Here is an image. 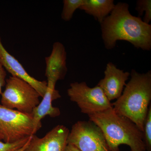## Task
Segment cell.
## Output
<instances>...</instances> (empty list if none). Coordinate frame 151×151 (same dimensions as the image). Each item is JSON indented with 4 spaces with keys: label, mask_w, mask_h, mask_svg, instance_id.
Returning a JSON list of instances; mask_svg holds the SVG:
<instances>
[{
    "label": "cell",
    "mask_w": 151,
    "mask_h": 151,
    "mask_svg": "<svg viewBox=\"0 0 151 151\" xmlns=\"http://www.w3.org/2000/svg\"><path fill=\"white\" fill-rule=\"evenodd\" d=\"M100 25L106 49H113L119 40L126 41L142 50L151 49V24L144 22L141 17L132 15L127 3H117Z\"/></svg>",
    "instance_id": "cell-1"
},
{
    "label": "cell",
    "mask_w": 151,
    "mask_h": 151,
    "mask_svg": "<svg viewBox=\"0 0 151 151\" xmlns=\"http://www.w3.org/2000/svg\"><path fill=\"white\" fill-rule=\"evenodd\" d=\"M89 121L102 131L110 151H119V146L127 145L131 151H145L144 133L133 122L119 115L113 107L88 115Z\"/></svg>",
    "instance_id": "cell-2"
},
{
    "label": "cell",
    "mask_w": 151,
    "mask_h": 151,
    "mask_svg": "<svg viewBox=\"0 0 151 151\" xmlns=\"http://www.w3.org/2000/svg\"><path fill=\"white\" fill-rule=\"evenodd\" d=\"M123 94L113 104L114 111L133 122L142 132L151 100V71L140 73L132 69Z\"/></svg>",
    "instance_id": "cell-3"
},
{
    "label": "cell",
    "mask_w": 151,
    "mask_h": 151,
    "mask_svg": "<svg viewBox=\"0 0 151 151\" xmlns=\"http://www.w3.org/2000/svg\"><path fill=\"white\" fill-rule=\"evenodd\" d=\"M1 105L6 108L32 114L40 103V94L32 86L23 79L11 76L6 79L2 92Z\"/></svg>",
    "instance_id": "cell-4"
},
{
    "label": "cell",
    "mask_w": 151,
    "mask_h": 151,
    "mask_svg": "<svg viewBox=\"0 0 151 151\" xmlns=\"http://www.w3.org/2000/svg\"><path fill=\"white\" fill-rule=\"evenodd\" d=\"M0 134L4 142L8 143L35 135L32 114L0 105Z\"/></svg>",
    "instance_id": "cell-5"
},
{
    "label": "cell",
    "mask_w": 151,
    "mask_h": 151,
    "mask_svg": "<svg viewBox=\"0 0 151 151\" xmlns=\"http://www.w3.org/2000/svg\"><path fill=\"white\" fill-rule=\"evenodd\" d=\"M67 93L70 100L77 104L81 112L88 115L113 107L111 101L97 85L91 88L85 82H73L70 84Z\"/></svg>",
    "instance_id": "cell-6"
},
{
    "label": "cell",
    "mask_w": 151,
    "mask_h": 151,
    "mask_svg": "<svg viewBox=\"0 0 151 151\" xmlns=\"http://www.w3.org/2000/svg\"><path fill=\"white\" fill-rule=\"evenodd\" d=\"M67 144L81 151H110L102 131L90 121H79L73 124Z\"/></svg>",
    "instance_id": "cell-7"
},
{
    "label": "cell",
    "mask_w": 151,
    "mask_h": 151,
    "mask_svg": "<svg viewBox=\"0 0 151 151\" xmlns=\"http://www.w3.org/2000/svg\"><path fill=\"white\" fill-rule=\"evenodd\" d=\"M69 132L67 127L59 125L42 137L33 135L27 145L20 151H64Z\"/></svg>",
    "instance_id": "cell-8"
},
{
    "label": "cell",
    "mask_w": 151,
    "mask_h": 151,
    "mask_svg": "<svg viewBox=\"0 0 151 151\" xmlns=\"http://www.w3.org/2000/svg\"><path fill=\"white\" fill-rule=\"evenodd\" d=\"M104 74V78L99 81L97 86L102 89L109 101L118 99L122 94L130 73L124 72L112 63L109 62Z\"/></svg>",
    "instance_id": "cell-9"
},
{
    "label": "cell",
    "mask_w": 151,
    "mask_h": 151,
    "mask_svg": "<svg viewBox=\"0 0 151 151\" xmlns=\"http://www.w3.org/2000/svg\"><path fill=\"white\" fill-rule=\"evenodd\" d=\"M0 64L6 70L12 74L27 81L37 91L42 97L46 92L47 83L40 81L30 75L21 63L6 50L0 37Z\"/></svg>",
    "instance_id": "cell-10"
},
{
    "label": "cell",
    "mask_w": 151,
    "mask_h": 151,
    "mask_svg": "<svg viewBox=\"0 0 151 151\" xmlns=\"http://www.w3.org/2000/svg\"><path fill=\"white\" fill-rule=\"evenodd\" d=\"M57 81L53 79H47L46 92L42 97V100L37 107L35 108L32 113L34 123V132H36L42 127L41 120L45 116L54 117L59 116L60 114L58 108L52 106L53 100L61 97L59 91L55 89Z\"/></svg>",
    "instance_id": "cell-11"
},
{
    "label": "cell",
    "mask_w": 151,
    "mask_h": 151,
    "mask_svg": "<svg viewBox=\"0 0 151 151\" xmlns=\"http://www.w3.org/2000/svg\"><path fill=\"white\" fill-rule=\"evenodd\" d=\"M45 76L47 79L57 81L63 79L67 72L66 52L63 45L59 42H55L51 54L45 58Z\"/></svg>",
    "instance_id": "cell-12"
},
{
    "label": "cell",
    "mask_w": 151,
    "mask_h": 151,
    "mask_svg": "<svg viewBox=\"0 0 151 151\" xmlns=\"http://www.w3.org/2000/svg\"><path fill=\"white\" fill-rule=\"evenodd\" d=\"M113 0H84L81 10L94 17L101 24L110 15L115 7Z\"/></svg>",
    "instance_id": "cell-13"
},
{
    "label": "cell",
    "mask_w": 151,
    "mask_h": 151,
    "mask_svg": "<svg viewBox=\"0 0 151 151\" xmlns=\"http://www.w3.org/2000/svg\"><path fill=\"white\" fill-rule=\"evenodd\" d=\"M84 0H64L61 18L65 21H69L73 17L76 11L84 4Z\"/></svg>",
    "instance_id": "cell-14"
},
{
    "label": "cell",
    "mask_w": 151,
    "mask_h": 151,
    "mask_svg": "<svg viewBox=\"0 0 151 151\" xmlns=\"http://www.w3.org/2000/svg\"><path fill=\"white\" fill-rule=\"evenodd\" d=\"M135 9L137 12L139 17H141L145 12L143 21L150 24L151 21V0H138L136 3Z\"/></svg>",
    "instance_id": "cell-15"
},
{
    "label": "cell",
    "mask_w": 151,
    "mask_h": 151,
    "mask_svg": "<svg viewBox=\"0 0 151 151\" xmlns=\"http://www.w3.org/2000/svg\"><path fill=\"white\" fill-rule=\"evenodd\" d=\"M31 137L12 143L0 141V151L20 150L27 145L29 142Z\"/></svg>",
    "instance_id": "cell-16"
},
{
    "label": "cell",
    "mask_w": 151,
    "mask_h": 151,
    "mask_svg": "<svg viewBox=\"0 0 151 151\" xmlns=\"http://www.w3.org/2000/svg\"><path fill=\"white\" fill-rule=\"evenodd\" d=\"M144 141L146 150L151 151V106L149 107L144 128Z\"/></svg>",
    "instance_id": "cell-17"
},
{
    "label": "cell",
    "mask_w": 151,
    "mask_h": 151,
    "mask_svg": "<svg viewBox=\"0 0 151 151\" xmlns=\"http://www.w3.org/2000/svg\"><path fill=\"white\" fill-rule=\"evenodd\" d=\"M6 72L2 65L0 64V94L2 93V88L5 86Z\"/></svg>",
    "instance_id": "cell-18"
},
{
    "label": "cell",
    "mask_w": 151,
    "mask_h": 151,
    "mask_svg": "<svg viewBox=\"0 0 151 151\" xmlns=\"http://www.w3.org/2000/svg\"><path fill=\"white\" fill-rule=\"evenodd\" d=\"M64 151H81L79 150L78 148L70 144H67V146L65 149Z\"/></svg>",
    "instance_id": "cell-19"
},
{
    "label": "cell",
    "mask_w": 151,
    "mask_h": 151,
    "mask_svg": "<svg viewBox=\"0 0 151 151\" xmlns=\"http://www.w3.org/2000/svg\"><path fill=\"white\" fill-rule=\"evenodd\" d=\"M1 140H3L2 137L1 135L0 134V141Z\"/></svg>",
    "instance_id": "cell-20"
}]
</instances>
